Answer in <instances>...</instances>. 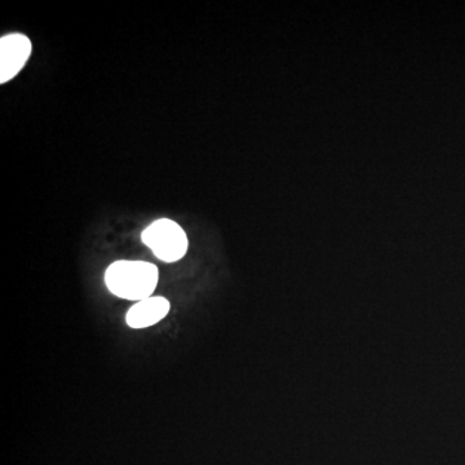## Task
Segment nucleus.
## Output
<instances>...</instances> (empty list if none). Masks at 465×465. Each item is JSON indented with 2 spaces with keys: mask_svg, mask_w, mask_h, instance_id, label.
Listing matches in <instances>:
<instances>
[{
  "mask_svg": "<svg viewBox=\"0 0 465 465\" xmlns=\"http://www.w3.org/2000/svg\"><path fill=\"white\" fill-rule=\"evenodd\" d=\"M32 41L20 33H12L0 38V84L16 78L32 54Z\"/></svg>",
  "mask_w": 465,
  "mask_h": 465,
  "instance_id": "3",
  "label": "nucleus"
},
{
  "mask_svg": "<svg viewBox=\"0 0 465 465\" xmlns=\"http://www.w3.org/2000/svg\"><path fill=\"white\" fill-rule=\"evenodd\" d=\"M158 281L157 265L137 260H119L105 272V284L110 292L116 298L134 302L152 298Z\"/></svg>",
  "mask_w": 465,
  "mask_h": 465,
  "instance_id": "1",
  "label": "nucleus"
},
{
  "mask_svg": "<svg viewBox=\"0 0 465 465\" xmlns=\"http://www.w3.org/2000/svg\"><path fill=\"white\" fill-rule=\"evenodd\" d=\"M142 241L162 262H176L188 252L189 241L182 226L171 219H159L142 232Z\"/></svg>",
  "mask_w": 465,
  "mask_h": 465,
  "instance_id": "2",
  "label": "nucleus"
},
{
  "mask_svg": "<svg viewBox=\"0 0 465 465\" xmlns=\"http://www.w3.org/2000/svg\"><path fill=\"white\" fill-rule=\"evenodd\" d=\"M171 304L166 298L152 296L133 305L128 311L125 322L131 329H146L163 321L170 313Z\"/></svg>",
  "mask_w": 465,
  "mask_h": 465,
  "instance_id": "4",
  "label": "nucleus"
}]
</instances>
